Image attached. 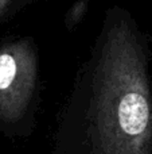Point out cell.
<instances>
[{
    "instance_id": "cell-1",
    "label": "cell",
    "mask_w": 152,
    "mask_h": 154,
    "mask_svg": "<svg viewBox=\"0 0 152 154\" xmlns=\"http://www.w3.org/2000/svg\"><path fill=\"white\" fill-rule=\"evenodd\" d=\"M53 154H152V51L123 8L107 11L59 115Z\"/></svg>"
},
{
    "instance_id": "cell-2",
    "label": "cell",
    "mask_w": 152,
    "mask_h": 154,
    "mask_svg": "<svg viewBox=\"0 0 152 154\" xmlns=\"http://www.w3.org/2000/svg\"><path fill=\"white\" fill-rule=\"evenodd\" d=\"M39 62L28 38L0 50V130L10 137H28L37 126L40 104Z\"/></svg>"
},
{
    "instance_id": "cell-3",
    "label": "cell",
    "mask_w": 152,
    "mask_h": 154,
    "mask_svg": "<svg viewBox=\"0 0 152 154\" xmlns=\"http://www.w3.org/2000/svg\"><path fill=\"white\" fill-rule=\"evenodd\" d=\"M15 2H20V0H0V14L8 11Z\"/></svg>"
}]
</instances>
